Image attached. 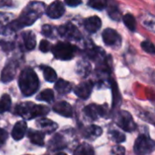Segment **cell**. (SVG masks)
<instances>
[{
    "instance_id": "cell-7",
    "label": "cell",
    "mask_w": 155,
    "mask_h": 155,
    "mask_svg": "<svg viewBox=\"0 0 155 155\" xmlns=\"http://www.w3.org/2000/svg\"><path fill=\"white\" fill-rule=\"evenodd\" d=\"M58 33L63 37H65L68 39H74V40H77L81 36V34L78 31V29L73 24H70V23L59 26Z\"/></svg>"
},
{
    "instance_id": "cell-8",
    "label": "cell",
    "mask_w": 155,
    "mask_h": 155,
    "mask_svg": "<svg viewBox=\"0 0 155 155\" xmlns=\"http://www.w3.org/2000/svg\"><path fill=\"white\" fill-rule=\"evenodd\" d=\"M103 39L104 42L110 46L119 45L121 43V36L120 35L112 28H107L103 33Z\"/></svg>"
},
{
    "instance_id": "cell-4",
    "label": "cell",
    "mask_w": 155,
    "mask_h": 155,
    "mask_svg": "<svg viewBox=\"0 0 155 155\" xmlns=\"http://www.w3.org/2000/svg\"><path fill=\"white\" fill-rule=\"evenodd\" d=\"M134 149L137 155L151 154L155 151V141L147 135L142 134L136 139Z\"/></svg>"
},
{
    "instance_id": "cell-33",
    "label": "cell",
    "mask_w": 155,
    "mask_h": 155,
    "mask_svg": "<svg viewBox=\"0 0 155 155\" xmlns=\"http://www.w3.org/2000/svg\"><path fill=\"white\" fill-rule=\"evenodd\" d=\"M112 153L114 155H124L125 150L122 146H114L112 150Z\"/></svg>"
},
{
    "instance_id": "cell-22",
    "label": "cell",
    "mask_w": 155,
    "mask_h": 155,
    "mask_svg": "<svg viewBox=\"0 0 155 155\" xmlns=\"http://www.w3.org/2000/svg\"><path fill=\"white\" fill-rule=\"evenodd\" d=\"M74 155H94V152L92 146L87 143H83L77 147Z\"/></svg>"
},
{
    "instance_id": "cell-14",
    "label": "cell",
    "mask_w": 155,
    "mask_h": 155,
    "mask_svg": "<svg viewBox=\"0 0 155 155\" xmlns=\"http://www.w3.org/2000/svg\"><path fill=\"white\" fill-rule=\"evenodd\" d=\"M103 134V130L100 126L97 125H90L87 126L84 132L83 135L85 139L90 140V141H94L95 139L99 138Z\"/></svg>"
},
{
    "instance_id": "cell-30",
    "label": "cell",
    "mask_w": 155,
    "mask_h": 155,
    "mask_svg": "<svg viewBox=\"0 0 155 155\" xmlns=\"http://www.w3.org/2000/svg\"><path fill=\"white\" fill-rule=\"evenodd\" d=\"M142 48L149 54H155L154 45L150 41H143L142 43Z\"/></svg>"
},
{
    "instance_id": "cell-19",
    "label": "cell",
    "mask_w": 155,
    "mask_h": 155,
    "mask_svg": "<svg viewBox=\"0 0 155 155\" xmlns=\"http://www.w3.org/2000/svg\"><path fill=\"white\" fill-rule=\"evenodd\" d=\"M28 137L29 140L33 144L43 146L44 145V139H45V133L35 130H29L28 131Z\"/></svg>"
},
{
    "instance_id": "cell-26",
    "label": "cell",
    "mask_w": 155,
    "mask_h": 155,
    "mask_svg": "<svg viewBox=\"0 0 155 155\" xmlns=\"http://www.w3.org/2000/svg\"><path fill=\"white\" fill-rule=\"evenodd\" d=\"M51 144H52V148L53 150H60L65 147V143L63 139L62 136L60 135H56L52 141H51Z\"/></svg>"
},
{
    "instance_id": "cell-13",
    "label": "cell",
    "mask_w": 155,
    "mask_h": 155,
    "mask_svg": "<svg viewBox=\"0 0 155 155\" xmlns=\"http://www.w3.org/2000/svg\"><path fill=\"white\" fill-rule=\"evenodd\" d=\"M53 110L56 114H60L62 116H64V117H71L73 115V108H72V106L68 103H66L64 101L56 103L54 105Z\"/></svg>"
},
{
    "instance_id": "cell-18",
    "label": "cell",
    "mask_w": 155,
    "mask_h": 155,
    "mask_svg": "<svg viewBox=\"0 0 155 155\" xmlns=\"http://www.w3.org/2000/svg\"><path fill=\"white\" fill-rule=\"evenodd\" d=\"M22 36H23V41L25 49L33 50L36 45V38L35 34L32 31H25L22 34Z\"/></svg>"
},
{
    "instance_id": "cell-35",
    "label": "cell",
    "mask_w": 155,
    "mask_h": 155,
    "mask_svg": "<svg viewBox=\"0 0 155 155\" xmlns=\"http://www.w3.org/2000/svg\"><path fill=\"white\" fill-rule=\"evenodd\" d=\"M64 2L67 5L72 6V7L77 6L81 4V0H64Z\"/></svg>"
},
{
    "instance_id": "cell-20",
    "label": "cell",
    "mask_w": 155,
    "mask_h": 155,
    "mask_svg": "<svg viewBox=\"0 0 155 155\" xmlns=\"http://www.w3.org/2000/svg\"><path fill=\"white\" fill-rule=\"evenodd\" d=\"M54 88L60 94H66L71 92L72 84L64 79H59L56 81L54 84Z\"/></svg>"
},
{
    "instance_id": "cell-3",
    "label": "cell",
    "mask_w": 155,
    "mask_h": 155,
    "mask_svg": "<svg viewBox=\"0 0 155 155\" xmlns=\"http://www.w3.org/2000/svg\"><path fill=\"white\" fill-rule=\"evenodd\" d=\"M49 111L50 109L47 106L41 104H34L33 103H22L15 107L16 114L27 120L46 115Z\"/></svg>"
},
{
    "instance_id": "cell-29",
    "label": "cell",
    "mask_w": 155,
    "mask_h": 155,
    "mask_svg": "<svg viewBox=\"0 0 155 155\" xmlns=\"http://www.w3.org/2000/svg\"><path fill=\"white\" fill-rule=\"evenodd\" d=\"M77 69H78L77 70L78 74H80L83 76H85V75H87L89 74V71H90L91 67H90V65L87 63L81 62V63L78 64V68Z\"/></svg>"
},
{
    "instance_id": "cell-11",
    "label": "cell",
    "mask_w": 155,
    "mask_h": 155,
    "mask_svg": "<svg viewBox=\"0 0 155 155\" xmlns=\"http://www.w3.org/2000/svg\"><path fill=\"white\" fill-rule=\"evenodd\" d=\"M16 68H17V64L15 62H14V61L9 62L2 71L1 81L3 83H8L10 81H12L15 75Z\"/></svg>"
},
{
    "instance_id": "cell-10",
    "label": "cell",
    "mask_w": 155,
    "mask_h": 155,
    "mask_svg": "<svg viewBox=\"0 0 155 155\" xmlns=\"http://www.w3.org/2000/svg\"><path fill=\"white\" fill-rule=\"evenodd\" d=\"M84 113L88 118H90L92 120H96L100 117L104 116L105 111H104V108L101 105L90 104V105H87L86 107H84Z\"/></svg>"
},
{
    "instance_id": "cell-6",
    "label": "cell",
    "mask_w": 155,
    "mask_h": 155,
    "mask_svg": "<svg viewBox=\"0 0 155 155\" xmlns=\"http://www.w3.org/2000/svg\"><path fill=\"white\" fill-rule=\"evenodd\" d=\"M116 124L124 131L132 133L136 129V124L134 123L130 113L126 111H120L115 117Z\"/></svg>"
},
{
    "instance_id": "cell-32",
    "label": "cell",
    "mask_w": 155,
    "mask_h": 155,
    "mask_svg": "<svg viewBox=\"0 0 155 155\" xmlns=\"http://www.w3.org/2000/svg\"><path fill=\"white\" fill-rule=\"evenodd\" d=\"M51 48V45L48 41L46 40H42L39 45V49L40 51H42L43 53H47Z\"/></svg>"
},
{
    "instance_id": "cell-31",
    "label": "cell",
    "mask_w": 155,
    "mask_h": 155,
    "mask_svg": "<svg viewBox=\"0 0 155 155\" xmlns=\"http://www.w3.org/2000/svg\"><path fill=\"white\" fill-rule=\"evenodd\" d=\"M42 34L46 37H52L53 36V27L49 25H45L42 27Z\"/></svg>"
},
{
    "instance_id": "cell-24",
    "label": "cell",
    "mask_w": 155,
    "mask_h": 155,
    "mask_svg": "<svg viewBox=\"0 0 155 155\" xmlns=\"http://www.w3.org/2000/svg\"><path fill=\"white\" fill-rule=\"evenodd\" d=\"M37 100L39 101H44V102H47L50 103L54 100V92L51 89H45L43 92H41L38 95H37Z\"/></svg>"
},
{
    "instance_id": "cell-23",
    "label": "cell",
    "mask_w": 155,
    "mask_h": 155,
    "mask_svg": "<svg viewBox=\"0 0 155 155\" xmlns=\"http://www.w3.org/2000/svg\"><path fill=\"white\" fill-rule=\"evenodd\" d=\"M11 107V98L8 94H3L0 98V114L9 111Z\"/></svg>"
},
{
    "instance_id": "cell-16",
    "label": "cell",
    "mask_w": 155,
    "mask_h": 155,
    "mask_svg": "<svg viewBox=\"0 0 155 155\" xmlns=\"http://www.w3.org/2000/svg\"><path fill=\"white\" fill-rule=\"evenodd\" d=\"M26 129H27V125H26V123L25 121L17 122L14 125V128L12 130V137L15 141L21 140L25 136V134L26 133Z\"/></svg>"
},
{
    "instance_id": "cell-27",
    "label": "cell",
    "mask_w": 155,
    "mask_h": 155,
    "mask_svg": "<svg viewBox=\"0 0 155 155\" xmlns=\"http://www.w3.org/2000/svg\"><path fill=\"white\" fill-rule=\"evenodd\" d=\"M88 5L92 8L102 10L107 6V0H89Z\"/></svg>"
},
{
    "instance_id": "cell-9",
    "label": "cell",
    "mask_w": 155,
    "mask_h": 155,
    "mask_svg": "<svg viewBox=\"0 0 155 155\" xmlns=\"http://www.w3.org/2000/svg\"><path fill=\"white\" fill-rule=\"evenodd\" d=\"M64 11L65 9H64L63 3L60 1H54L47 7L46 14L50 18L57 19V18H60L64 15Z\"/></svg>"
},
{
    "instance_id": "cell-25",
    "label": "cell",
    "mask_w": 155,
    "mask_h": 155,
    "mask_svg": "<svg viewBox=\"0 0 155 155\" xmlns=\"http://www.w3.org/2000/svg\"><path fill=\"white\" fill-rule=\"evenodd\" d=\"M123 20H124V25L131 30V31H135L136 29V21H135V18L128 14V15H125L124 17H123Z\"/></svg>"
},
{
    "instance_id": "cell-5",
    "label": "cell",
    "mask_w": 155,
    "mask_h": 155,
    "mask_svg": "<svg viewBox=\"0 0 155 155\" xmlns=\"http://www.w3.org/2000/svg\"><path fill=\"white\" fill-rule=\"evenodd\" d=\"M76 48L69 43L58 42L53 46L52 52L55 58L60 60H70L74 56Z\"/></svg>"
},
{
    "instance_id": "cell-28",
    "label": "cell",
    "mask_w": 155,
    "mask_h": 155,
    "mask_svg": "<svg viewBox=\"0 0 155 155\" xmlns=\"http://www.w3.org/2000/svg\"><path fill=\"white\" fill-rule=\"evenodd\" d=\"M109 135H110V138L115 142V143H124L126 139L125 135L122 133H120L119 131H112L109 133Z\"/></svg>"
},
{
    "instance_id": "cell-34",
    "label": "cell",
    "mask_w": 155,
    "mask_h": 155,
    "mask_svg": "<svg viewBox=\"0 0 155 155\" xmlns=\"http://www.w3.org/2000/svg\"><path fill=\"white\" fill-rule=\"evenodd\" d=\"M8 135H7V132L2 128H0V145L4 144L7 139Z\"/></svg>"
},
{
    "instance_id": "cell-2",
    "label": "cell",
    "mask_w": 155,
    "mask_h": 155,
    "mask_svg": "<svg viewBox=\"0 0 155 155\" xmlns=\"http://www.w3.org/2000/svg\"><path fill=\"white\" fill-rule=\"evenodd\" d=\"M18 84L20 91L25 96L33 95L39 87V80L32 68L24 69L19 76Z\"/></svg>"
},
{
    "instance_id": "cell-1",
    "label": "cell",
    "mask_w": 155,
    "mask_h": 155,
    "mask_svg": "<svg viewBox=\"0 0 155 155\" xmlns=\"http://www.w3.org/2000/svg\"><path fill=\"white\" fill-rule=\"evenodd\" d=\"M45 5L41 2L30 3L22 12L20 16L9 25L10 29L17 30L24 26L33 25L43 14Z\"/></svg>"
},
{
    "instance_id": "cell-15",
    "label": "cell",
    "mask_w": 155,
    "mask_h": 155,
    "mask_svg": "<svg viewBox=\"0 0 155 155\" xmlns=\"http://www.w3.org/2000/svg\"><path fill=\"white\" fill-rule=\"evenodd\" d=\"M102 26V21L100 17L94 15L91 17H88L84 21V27L85 29L90 33H95L97 32Z\"/></svg>"
},
{
    "instance_id": "cell-36",
    "label": "cell",
    "mask_w": 155,
    "mask_h": 155,
    "mask_svg": "<svg viewBox=\"0 0 155 155\" xmlns=\"http://www.w3.org/2000/svg\"><path fill=\"white\" fill-rule=\"evenodd\" d=\"M56 155H66L65 153H57Z\"/></svg>"
},
{
    "instance_id": "cell-21",
    "label": "cell",
    "mask_w": 155,
    "mask_h": 155,
    "mask_svg": "<svg viewBox=\"0 0 155 155\" xmlns=\"http://www.w3.org/2000/svg\"><path fill=\"white\" fill-rule=\"evenodd\" d=\"M41 68L44 73V77L47 82L54 83L57 80V74L53 68H51L49 66H45V65L41 66Z\"/></svg>"
},
{
    "instance_id": "cell-12",
    "label": "cell",
    "mask_w": 155,
    "mask_h": 155,
    "mask_svg": "<svg viewBox=\"0 0 155 155\" xmlns=\"http://www.w3.org/2000/svg\"><path fill=\"white\" fill-rule=\"evenodd\" d=\"M93 87L94 84L90 81L81 83L74 88V94L81 99H87L92 93Z\"/></svg>"
},
{
    "instance_id": "cell-17",
    "label": "cell",
    "mask_w": 155,
    "mask_h": 155,
    "mask_svg": "<svg viewBox=\"0 0 155 155\" xmlns=\"http://www.w3.org/2000/svg\"><path fill=\"white\" fill-rule=\"evenodd\" d=\"M37 126L43 130V133H46V134H51L53 132H54L57 129V124L55 123H54L53 121L49 120V119H40L39 121H37Z\"/></svg>"
}]
</instances>
